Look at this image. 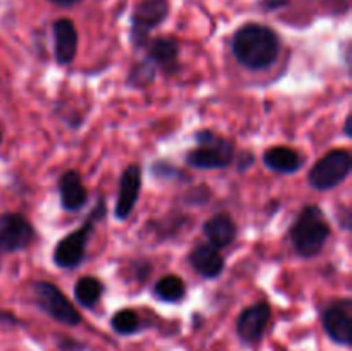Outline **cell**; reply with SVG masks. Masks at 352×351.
Instances as JSON below:
<instances>
[{
	"instance_id": "18",
	"label": "cell",
	"mask_w": 352,
	"mask_h": 351,
	"mask_svg": "<svg viewBox=\"0 0 352 351\" xmlns=\"http://www.w3.org/2000/svg\"><path fill=\"white\" fill-rule=\"evenodd\" d=\"M103 284L100 279L96 277H81L74 286V296L78 299L79 305H82L85 308H93L96 303L100 301L103 295Z\"/></svg>"
},
{
	"instance_id": "5",
	"label": "cell",
	"mask_w": 352,
	"mask_h": 351,
	"mask_svg": "<svg viewBox=\"0 0 352 351\" xmlns=\"http://www.w3.org/2000/svg\"><path fill=\"white\" fill-rule=\"evenodd\" d=\"M352 169L349 150H332L320 158L308 174V182L318 191H329L346 181Z\"/></svg>"
},
{
	"instance_id": "25",
	"label": "cell",
	"mask_w": 352,
	"mask_h": 351,
	"mask_svg": "<svg viewBox=\"0 0 352 351\" xmlns=\"http://www.w3.org/2000/svg\"><path fill=\"white\" fill-rule=\"evenodd\" d=\"M48 2L55 3V6H58V7H72V6H76V3L81 2V0H48Z\"/></svg>"
},
{
	"instance_id": "6",
	"label": "cell",
	"mask_w": 352,
	"mask_h": 351,
	"mask_svg": "<svg viewBox=\"0 0 352 351\" xmlns=\"http://www.w3.org/2000/svg\"><path fill=\"white\" fill-rule=\"evenodd\" d=\"M168 0H141L131 17V41L134 47H144L150 33L160 26L168 16Z\"/></svg>"
},
{
	"instance_id": "19",
	"label": "cell",
	"mask_w": 352,
	"mask_h": 351,
	"mask_svg": "<svg viewBox=\"0 0 352 351\" xmlns=\"http://www.w3.org/2000/svg\"><path fill=\"white\" fill-rule=\"evenodd\" d=\"M153 292L158 299H162V301H181L186 295L184 281H182L181 277H177V275H165L160 281H157Z\"/></svg>"
},
{
	"instance_id": "16",
	"label": "cell",
	"mask_w": 352,
	"mask_h": 351,
	"mask_svg": "<svg viewBox=\"0 0 352 351\" xmlns=\"http://www.w3.org/2000/svg\"><path fill=\"white\" fill-rule=\"evenodd\" d=\"M203 233L208 240V244L220 250V248H227L236 240L237 227L227 213H217L212 219L206 220L203 226Z\"/></svg>"
},
{
	"instance_id": "3",
	"label": "cell",
	"mask_w": 352,
	"mask_h": 351,
	"mask_svg": "<svg viewBox=\"0 0 352 351\" xmlns=\"http://www.w3.org/2000/svg\"><path fill=\"white\" fill-rule=\"evenodd\" d=\"M107 213V205L102 198L96 202L95 210L88 215V220L81 227L62 237L54 250V262L60 268H76L82 264L86 255V244L91 236L95 224L102 220Z\"/></svg>"
},
{
	"instance_id": "7",
	"label": "cell",
	"mask_w": 352,
	"mask_h": 351,
	"mask_svg": "<svg viewBox=\"0 0 352 351\" xmlns=\"http://www.w3.org/2000/svg\"><path fill=\"white\" fill-rule=\"evenodd\" d=\"M33 296L36 305L57 322L65 323V326H78L81 322V315L74 308V305L52 282L40 281L33 284Z\"/></svg>"
},
{
	"instance_id": "15",
	"label": "cell",
	"mask_w": 352,
	"mask_h": 351,
	"mask_svg": "<svg viewBox=\"0 0 352 351\" xmlns=\"http://www.w3.org/2000/svg\"><path fill=\"white\" fill-rule=\"evenodd\" d=\"M189 264L205 279H215L223 270V258L220 251L212 244H198L189 253Z\"/></svg>"
},
{
	"instance_id": "10",
	"label": "cell",
	"mask_w": 352,
	"mask_h": 351,
	"mask_svg": "<svg viewBox=\"0 0 352 351\" xmlns=\"http://www.w3.org/2000/svg\"><path fill=\"white\" fill-rule=\"evenodd\" d=\"M272 319V308L268 303L261 301L243 310L237 319V336L244 344H256L263 336Z\"/></svg>"
},
{
	"instance_id": "21",
	"label": "cell",
	"mask_w": 352,
	"mask_h": 351,
	"mask_svg": "<svg viewBox=\"0 0 352 351\" xmlns=\"http://www.w3.org/2000/svg\"><path fill=\"white\" fill-rule=\"evenodd\" d=\"M155 72H157V67L144 57V61L138 62V64L133 65L129 72V83L133 86H146L150 85L155 79Z\"/></svg>"
},
{
	"instance_id": "4",
	"label": "cell",
	"mask_w": 352,
	"mask_h": 351,
	"mask_svg": "<svg viewBox=\"0 0 352 351\" xmlns=\"http://www.w3.org/2000/svg\"><path fill=\"white\" fill-rule=\"evenodd\" d=\"M198 147L186 157L188 164L196 169H223L232 164L234 145L232 141L220 138L210 131L198 133Z\"/></svg>"
},
{
	"instance_id": "1",
	"label": "cell",
	"mask_w": 352,
	"mask_h": 351,
	"mask_svg": "<svg viewBox=\"0 0 352 351\" xmlns=\"http://www.w3.org/2000/svg\"><path fill=\"white\" fill-rule=\"evenodd\" d=\"M232 54L241 65L263 71L275 64L280 54V38L265 24L250 23L239 28L232 38Z\"/></svg>"
},
{
	"instance_id": "8",
	"label": "cell",
	"mask_w": 352,
	"mask_h": 351,
	"mask_svg": "<svg viewBox=\"0 0 352 351\" xmlns=\"http://www.w3.org/2000/svg\"><path fill=\"white\" fill-rule=\"evenodd\" d=\"M34 227L21 213H0V253L26 250L34 241Z\"/></svg>"
},
{
	"instance_id": "12",
	"label": "cell",
	"mask_w": 352,
	"mask_h": 351,
	"mask_svg": "<svg viewBox=\"0 0 352 351\" xmlns=\"http://www.w3.org/2000/svg\"><path fill=\"white\" fill-rule=\"evenodd\" d=\"M55 58L60 65H67L74 61L78 52V31L71 19H57L54 23Z\"/></svg>"
},
{
	"instance_id": "27",
	"label": "cell",
	"mask_w": 352,
	"mask_h": 351,
	"mask_svg": "<svg viewBox=\"0 0 352 351\" xmlns=\"http://www.w3.org/2000/svg\"><path fill=\"white\" fill-rule=\"evenodd\" d=\"M0 143H2V133H0Z\"/></svg>"
},
{
	"instance_id": "22",
	"label": "cell",
	"mask_w": 352,
	"mask_h": 351,
	"mask_svg": "<svg viewBox=\"0 0 352 351\" xmlns=\"http://www.w3.org/2000/svg\"><path fill=\"white\" fill-rule=\"evenodd\" d=\"M287 3H289V0H261L260 6H261V9H265V10H277V9H280V7L287 6Z\"/></svg>"
},
{
	"instance_id": "26",
	"label": "cell",
	"mask_w": 352,
	"mask_h": 351,
	"mask_svg": "<svg viewBox=\"0 0 352 351\" xmlns=\"http://www.w3.org/2000/svg\"><path fill=\"white\" fill-rule=\"evenodd\" d=\"M351 124H352V117L351 116H347V119H346V124H344V131H346V134L347 136H352V131H351Z\"/></svg>"
},
{
	"instance_id": "20",
	"label": "cell",
	"mask_w": 352,
	"mask_h": 351,
	"mask_svg": "<svg viewBox=\"0 0 352 351\" xmlns=\"http://www.w3.org/2000/svg\"><path fill=\"white\" fill-rule=\"evenodd\" d=\"M140 327H141L140 315L131 308L119 310V312L112 317V329L116 330L117 334L129 336V334L138 332Z\"/></svg>"
},
{
	"instance_id": "23",
	"label": "cell",
	"mask_w": 352,
	"mask_h": 351,
	"mask_svg": "<svg viewBox=\"0 0 352 351\" xmlns=\"http://www.w3.org/2000/svg\"><path fill=\"white\" fill-rule=\"evenodd\" d=\"M329 6H336V9H339L340 12H346L349 9V0H323Z\"/></svg>"
},
{
	"instance_id": "13",
	"label": "cell",
	"mask_w": 352,
	"mask_h": 351,
	"mask_svg": "<svg viewBox=\"0 0 352 351\" xmlns=\"http://www.w3.org/2000/svg\"><path fill=\"white\" fill-rule=\"evenodd\" d=\"M58 195L62 209L67 212H78L88 202V193L76 171H67L58 179Z\"/></svg>"
},
{
	"instance_id": "11",
	"label": "cell",
	"mask_w": 352,
	"mask_h": 351,
	"mask_svg": "<svg viewBox=\"0 0 352 351\" xmlns=\"http://www.w3.org/2000/svg\"><path fill=\"white\" fill-rule=\"evenodd\" d=\"M141 191V169L133 164L122 172L119 181V193L116 202V217L119 220H126L136 206Z\"/></svg>"
},
{
	"instance_id": "24",
	"label": "cell",
	"mask_w": 352,
	"mask_h": 351,
	"mask_svg": "<svg viewBox=\"0 0 352 351\" xmlns=\"http://www.w3.org/2000/svg\"><path fill=\"white\" fill-rule=\"evenodd\" d=\"M0 323H19V320H17L10 312L0 310Z\"/></svg>"
},
{
	"instance_id": "14",
	"label": "cell",
	"mask_w": 352,
	"mask_h": 351,
	"mask_svg": "<svg viewBox=\"0 0 352 351\" xmlns=\"http://www.w3.org/2000/svg\"><path fill=\"white\" fill-rule=\"evenodd\" d=\"M148 48L146 58L155 65L164 71L172 72L177 67V58H179V43L175 38L172 36H158L153 40H148L144 45Z\"/></svg>"
},
{
	"instance_id": "9",
	"label": "cell",
	"mask_w": 352,
	"mask_h": 351,
	"mask_svg": "<svg viewBox=\"0 0 352 351\" xmlns=\"http://www.w3.org/2000/svg\"><path fill=\"white\" fill-rule=\"evenodd\" d=\"M323 329L329 337L342 346L352 343V301L349 298L332 303L322 315Z\"/></svg>"
},
{
	"instance_id": "2",
	"label": "cell",
	"mask_w": 352,
	"mask_h": 351,
	"mask_svg": "<svg viewBox=\"0 0 352 351\" xmlns=\"http://www.w3.org/2000/svg\"><path fill=\"white\" fill-rule=\"evenodd\" d=\"M330 236V226L322 210L308 205L299 212L291 227V240L294 250L301 257L311 258L318 255Z\"/></svg>"
},
{
	"instance_id": "17",
	"label": "cell",
	"mask_w": 352,
	"mask_h": 351,
	"mask_svg": "<svg viewBox=\"0 0 352 351\" xmlns=\"http://www.w3.org/2000/svg\"><path fill=\"white\" fill-rule=\"evenodd\" d=\"M263 162L270 171L280 172V174H294L301 169V155L291 147H274L265 151Z\"/></svg>"
}]
</instances>
